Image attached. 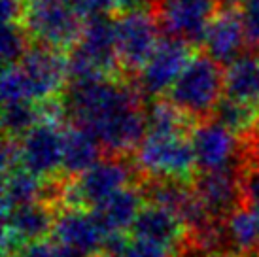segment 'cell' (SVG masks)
Masks as SVG:
<instances>
[{
	"label": "cell",
	"mask_w": 259,
	"mask_h": 257,
	"mask_svg": "<svg viewBox=\"0 0 259 257\" xmlns=\"http://www.w3.org/2000/svg\"><path fill=\"white\" fill-rule=\"evenodd\" d=\"M65 106L72 125L89 131L108 155L137 153L148 133L142 93L133 81L108 78L70 85Z\"/></svg>",
	"instance_id": "cell-1"
},
{
	"label": "cell",
	"mask_w": 259,
	"mask_h": 257,
	"mask_svg": "<svg viewBox=\"0 0 259 257\" xmlns=\"http://www.w3.org/2000/svg\"><path fill=\"white\" fill-rule=\"evenodd\" d=\"M137 174V164L133 166L127 157L108 155L91 166L81 176L70 178L68 182H59L57 206L95 210L106 202L110 197L125 187L133 186V176Z\"/></svg>",
	"instance_id": "cell-2"
},
{
	"label": "cell",
	"mask_w": 259,
	"mask_h": 257,
	"mask_svg": "<svg viewBox=\"0 0 259 257\" xmlns=\"http://www.w3.org/2000/svg\"><path fill=\"white\" fill-rule=\"evenodd\" d=\"M225 93V72L222 64L206 53L193 55L186 70L168 93V100L189 119L206 121L214 115Z\"/></svg>",
	"instance_id": "cell-3"
},
{
	"label": "cell",
	"mask_w": 259,
	"mask_h": 257,
	"mask_svg": "<svg viewBox=\"0 0 259 257\" xmlns=\"http://www.w3.org/2000/svg\"><path fill=\"white\" fill-rule=\"evenodd\" d=\"M83 23L70 0H25L19 25L32 44L70 53L81 36Z\"/></svg>",
	"instance_id": "cell-4"
},
{
	"label": "cell",
	"mask_w": 259,
	"mask_h": 257,
	"mask_svg": "<svg viewBox=\"0 0 259 257\" xmlns=\"http://www.w3.org/2000/svg\"><path fill=\"white\" fill-rule=\"evenodd\" d=\"M138 172L151 180H178L193 184L197 163L187 133L148 131L135 155Z\"/></svg>",
	"instance_id": "cell-5"
},
{
	"label": "cell",
	"mask_w": 259,
	"mask_h": 257,
	"mask_svg": "<svg viewBox=\"0 0 259 257\" xmlns=\"http://www.w3.org/2000/svg\"><path fill=\"white\" fill-rule=\"evenodd\" d=\"M15 70L23 97L32 104L61 99V91L68 83V59L65 53L36 44H30L25 57L15 64Z\"/></svg>",
	"instance_id": "cell-6"
},
{
	"label": "cell",
	"mask_w": 259,
	"mask_h": 257,
	"mask_svg": "<svg viewBox=\"0 0 259 257\" xmlns=\"http://www.w3.org/2000/svg\"><path fill=\"white\" fill-rule=\"evenodd\" d=\"M218 6L220 0H151V14L165 36L195 46L202 44Z\"/></svg>",
	"instance_id": "cell-7"
},
{
	"label": "cell",
	"mask_w": 259,
	"mask_h": 257,
	"mask_svg": "<svg viewBox=\"0 0 259 257\" xmlns=\"http://www.w3.org/2000/svg\"><path fill=\"white\" fill-rule=\"evenodd\" d=\"M191 48L193 46L182 42L178 38L163 36L155 51L148 59V63L142 66V70L138 72L133 81L142 97L157 100L165 93H170L180 74L186 70V66L193 57Z\"/></svg>",
	"instance_id": "cell-8"
},
{
	"label": "cell",
	"mask_w": 259,
	"mask_h": 257,
	"mask_svg": "<svg viewBox=\"0 0 259 257\" xmlns=\"http://www.w3.org/2000/svg\"><path fill=\"white\" fill-rule=\"evenodd\" d=\"M114 23L119 64L125 72L138 74L161 40L157 19L150 12H133L117 15Z\"/></svg>",
	"instance_id": "cell-9"
},
{
	"label": "cell",
	"mask_w": 259,
	"mask_h": 257,
	"mask_svg": "<svg viewBox=\"0 0 259 257\" xmlns=\"http://www.w3.org/2000/svg\"><path fill=\"white\" fill-rule=\"evenodd\" d=\"M193 189L210 218L225 222L235 210L244 206L242 199V159L223 168L199 172Z\"/></svg>",
	"instance_id": "cell-10"
},
{
	"label": "cell",
	"mask_w": 259,
	"mask_h": 257,
	"mask_svg": "<svg viewBox=\"0 0 259 257\" xmlns=\"http://www.w3.org/2000/svg\"><path fill=\"white\" fill-rule=\"evenodd\" d=\"M55 218H57L55 204L46 200L15 208L4 216V231H2L4 257L17 255L29 244L46 240V236L53 233Z\"/></svg>",
	"instance_id": "cell-11"
},
{
	"label": "cell",
	"mask_w": 259,
	"mask_h": 257,
	"mask_svg": "<svg viewBox=\"0 0 259 257\" xmlns=\"http://www.w3.org/2000/svg\"><path fill=\"white\" fill-rule=\"evenodd\" d=\"M189 138L199 172L223 168L242 159V140L238 138V135L214 119L197 123L189 131Z\"/></svg>",
	"instance_id": "cell-12"
},
{
	"label": "cell",
	"mask_w": 259,
	"mask_h": 257,
	"mask_svg": "<svg viewBox=\"0 0 259 257\" xmlns=\"http://www.w3.org/2000/svg\"><path fill=\"white\" fill-rule=\"evenodd\" d=\"M63 131L65 128H61V125L40 123L21 136L23 168L42 180L55 182L59 170H63Z\"/></svg>",
	"instance_id": "cell-13"
},
{
	"label": "cell",
	"mask_w": 259,
	"mask_h": 257,
	"mask_svg": "<svg viewBox=\"0 0 259 257\" xmlns=\"http://www.w3.org/2000/svg\"><path fill=\"white\" fill-rule=\"evenodd\" d=\"M51 236L55 244L72 248L87 257H99V253L104 251L106 240L93 210L81 208H63L55 218Z\"/></svg>",
	"instance_id": "cell-14"
},
{
	"label": "cell",
	"mask_w": 259,
	"mask_h": 257,
	"mask_svg": "<svg viewBox=\"0 0 259 257\" xmlns=\"http://www.w3.org/2000/svg\"><path fill=\"white\" fill-rule=\"evenodd\" d=\"M204 53L222 66H229L244 55L248 42L244 19L237 8H222L202 40Z\"/></svg>",
	"instance_id": "cell-15"
},
{
	"label": "cell",
	"mask_w": 259,
	"mask_h": 257,
	"mask_svg": "<svg viewBox=\"0 0 259 257\" xmlns=\"http://www.w3.org/2000/svg\"><path fill=\"white\" fill-rule=\"evenodd\" d=\"M133 238L163 246L166 250L180 253L189 242V233L178 216L163 206L148 204L138 214L131 227Z\"/></svg>",
	"instance_id": "cell-16"
},
{
	"label": "cell",
	"mask_w": 259,
	"mask_h": 257,
	"mask_svg": "<svg viewBox=\"0 0 259 257\" xmlns=\"http://www.w3.org/2000/svg\"><path fill=\"white\" fill-rule=\"evenodd\" d=\"M59 182H48L29 172L27 168H14L4 174L2 184V214H10L15 208L27 206L32 202H51L55 204Z\"/></svg>",
	"instance_id": "cell-17"
},
{
	"label": "cell",
	"mask_w": 259,
	"mask_h": 257,
	"mask_svg": "<svg viewBox=\"0 0 259 257\" xmlns=\"http://www.w3.org/2000/svg\"><path fill=\"white\" fill-rule=\"evenodd\" d=\"M146 206V199L142 187L140 186H129L115 193L114 197H110L106 202H102L101 206L93 210L97 220L101 223L104 235H119L125 231H131L133 223L137 222L138 214Z\"/></svg>",
	"instance_id": "cell-18"
},
{
	"label": "cell",
	"mask_w": 259,
	"mask_h": 257,
	"mask_svg": "<svg viewBox=\"0 0 259 257\" xmlns=\"http://www.w3.org/2000/svg\"><path fill=\"white\" fill-rule=\"evenodd\" d=\"M102 146L89 131L68 125L63 131V172L70 178L81 176L101 161Z\"/></svg>",
	"instance_id": "cell-19"
},
{
	"label": "cell",
	"mask_w": 259,
	"mask_h": 257,
	"mask_svg": "<svg viewBox=\"0 0 259 257\" xmlns=\"http://www.w3.org/2000/svg\"><path fill=\"white\" fill-rule=\"evenodd\" d=\"M223 97L259 110V55L244 53L225 68Z\"/></svg>",
	"instance_id": "cell-20"
},
{
	"label": "cell",
	"mask_w": 259,
	"mask_h": 257,
	"mask_svg": "<svg viewBox=\"0 0 259 257\" xmlns=\"http://www.w3.org/2000/svg\"><path fill=\"white\" fill-rule=\"evenodd\" d=\"M225 242L237 255L259 251V227L246 206H240L225 220Z\"/></svg>",
	"instance_id": "cell-21"
},
{
	"label": "cell",
	"mask_w": 259,
	"mask_h": 257,
	"mask_svg": "<svg viewBox=\"0 0 259 257\" xmlns=\"http://www.w3.org/2000/svg\"><path fill=\"white\" fill-rule=\"evenodd\" d=\"M214 121L222 123L238 136H250L253 135L259 127V110L242 102H237L233 99L223 97L220 104L214 110V115L210 117Z\"/></svg>",
	"instance_id": "cell-22"
},
{
	"label": "cell",
	"mask_w": 259,
	"mask_h": 257,
	"mask_svg": "<svg viewBox=\"0 0 259 257\" xmlns=\"http://www.w3.org/2000/svg\"><path fill=\"white\" fill-rule=\"evenodd\" d=\"M40 108L32 102H19V104H10L4 106L2 114V125H4V135L12 138H21L29 133L30 128L40 125Z\"/></svg>",
	"instance_id": "cell-23"
},
{
	"label": "cell",
	"mask_w": 259,
	"mask_h": 257,
	"mask_svg": "<svg viewBox=\"0 0 259 257\" xmlns=\"http://www.w3.org/2000/svg\"><path fill=\"white\" fill-rule=\"evenodd\" d=\"M30 40L19 23L4 25L2 30V61L6 64H17L29 51Z\"/></svg>",
	"instance_id": "cell-24"
},
{
	"label": "cell",
	"mask_w": 259,
	"mask_h": 257,
	"mask_svg": "<svg viewBox=\"0 0 259 257\" xmlns=\"http://www.w3.org/2000/svg\"><path fill=\"white\" fill-rule=\"evenodd\" d=\"M70 4L83 21L117 12V0H70Z\"/></svg>",
	"instance_id": "cell-25"
},
{
	"label": "cell",
	"mask_w": 259,
	"mask_h": 257,
	"mask_svg": "<svg viewBox=\"0 0 259 257\" xmlns=\"http://www.w3.org/2000/svg\"><path fill=\"white\" fill-rule=\"evenodd\" d=\"M119 257H176V255H174V251L166 250L163 246L146 242V240H138V238H131L129 246L125 248V251Z\"/></svg>",
	"instance_id": "cell-26"
},
{
	"label": "cell",
	"mask_w": 259,
	"mask_h": 257,
	"mask_svg": "<svg viewBox=\"0 0 259 257\" xmlns=\"http://www.w3.org/2000/svg\"><path fill=\"white\" fill-rule=\"evenodd\" d=\"M248 42L253 50H259V0H250L242 10Z\"/></svg>",
	"instance_id": "cell-27"
},
{
	"label": "cell",
	"mask_w": 259,
	"mask_h": 257,
	"mask_svg": "<svg viewBox=\"0 0 259 257\" xmlns=\"http://www.w3.org/2000/svg\"><path fill=\"white\" fill-rule=\"evenodd\" d=\"M25 0H2V19L4 25H14L21 21Z\"/></svg>",
	"instance_id": "cell-28"
},
{
	"label": "cell",
	"mask_w": 259,
	"mask_h": 257,
	"mask_svg": "<svg viewBox=\"0 0 259 257\" xmlns=\"http://www.w3.org/2000/svg\"><path fill=\"white\" fill-rule=\"evenodd\" d=\"M12 257H55V246L51 242L42 240V242L29 244L17 255H12Z\"/></svg>",
	"instance_id": "cell-29"
},
{
	"label": "cell",
	"mask_w": 259,
	"mask_h": 257,
	"mask_svg": "<svg viewBox=\"0 0 259 257\" xmlns=\"http://www.w3.org/2000/svg\"><path fill=\"white\" fill-rule=\"evenodd\" d=\"M182 257H237L233 255V253H227V251H204V250H199V248H193V246H189L187 244L186 248L180 251Z\"/></svg>",
	"instance_id": "cell-30"
},
{
	"label": "cell",
	"mask_w": 259,
	"mask_h": 257,
	"mask_svg": "<svg viewBox=\"0 0 259 257\" xmlns=\"http://www.w3.org/2000/svg\"><path fill=\"white\" fill-rule=\"evenodd\" d=\"M250 0H220V4H222V8H237L240 6V4H248Z\"/></svg>",
	"instance_id": "cell-31"
},
{
	"label": "cell",
	"mask_w": 259,
	"mask_h": 257,
	"mask_svg": "<svg viewBox=\"0 0 259 257\" xmlns=\"http://www.w3.org/2000/svg\"><path fill=\"white\" fill-rule=\"evenodd\" d=\"M99 257H108V255H99Z\"/></svg>",
	"instance_id": "cell-32"
}]
</instances>
